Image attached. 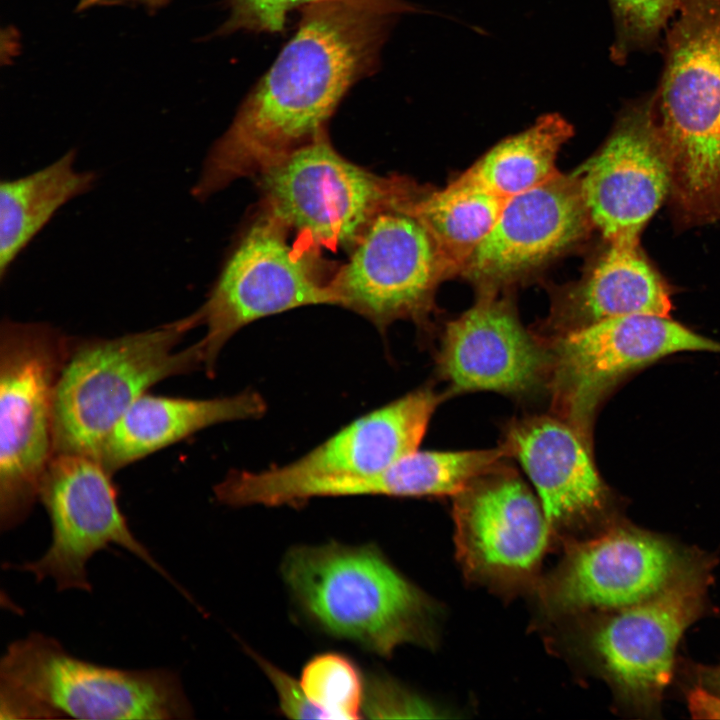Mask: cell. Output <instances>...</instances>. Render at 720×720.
Wrapping results in <instances>:
<instances>
[{
	"label": "cell",
	"mask_w": 720,
	"mask_h": 720,
	"mask_svg": "<svg viewBox=\"0 0 720 720\" xmlns=\"http://www.w3.org/2000/svg\"><path fill=\"white\" fill-rule=\"evenodd\" d=\"M703 676L707 684L720 691V665L706 670Z\"/></svg>",
	"instance_id": "32"
},
{
	"label": "cell",
	"mask_w": 720,
	"mask_h": 720,
	"mask_svg": "<svg viewBox=\"0 0 720 720\" xmlns=\"http://www.w3.org/2000/svg\"><path fill=\"white\" fill-rule=\"evenodd\" d=\"M615 38L611 58L623 63L633 52L654 48L680 0H610Z\"/></svg>",
	"instance_id": "27"
},
{
	"label": "cell",
	"mask_w": 720,
	"mask_h": 720,
	"mask_svg": "<svg viewBox=\"0 0 720 720\" xmlns=\"http://www.w3.org/2000/svg\"><path fill=\"white\" fill-rule=\"evenodd\" d=\"M197 326L193 312L118 337H72L55 389L53 455L98 460L117 423L149 388L203 368L198 342L176 350Z\"/></svg>",
	"instance_id": "4"
},
{
	"label": "cell",
	"mask_w": 720,
	"mask_h": 720,
	"mask_svg": "<svg viewBox=\"0 0 720 720\" xmlns=\"http://www.w3.org/2000/svg\"><path fill=\"white\" fill-rule=\"evenodd\" d=\"M608 249L584 280L554 305L540 330L550 341L609 318L655 314L668 316L669 293L641 253L639 243L608 242Z\"/></svg>",
	"instance_id": "20"
},
{
	"label": "cell",
	"mask_w": 720,
	"mask_h": 720,
	"mask_svg": "<svg viewBox=\"0 0 720 720\" xmlns=\"http://www.w3.org/2000/svg\"><path fill=\"white\" fill-rule=\"evenodd\" d=\"M259 665L273 683L281 711L290 718L328 719V716L307 697L301 683L266 660L256 657Z\"/></svg>",
	"instance_id": "30"
},
{
	"label": "cell",
	"mask_w": 720,
	"mask_h": 720,
	"mask_svg": "<svg viewBox=\"0 0 720 720\" xmlns=\"http://www.w3.org/2000/svg\"><path fill=\"white\" fill-rule=\"evenodd\" d=\"M547 342L554 410L585 436L600 399L625 373L680 351L720 352L719 342L655 314L609 318Z\"/></svg>",
	"instance_id": "13"
},
{
	"label": "cell",
	"mask_w": 720,
	"mask_h": 720,
	"mask_svg": "<svg viewBox=\"0 0 720 720\" xmlns=\"http://www.w3.org/2000/svg\"><path fill=\"white\" fill-rule=\"evenodd\" d=\"M395 16L337 0L303 7L297 32L208 152L192 196L259 175L324 133L348 89L375 70Z\"/></svg>",
	"instance_id": "1"
},
{
	"label": "cell",
	"mask_w": 720,
	"mask_h": 720,
	"mask_svg": "<svg viewBox=\"0 0 720 720\" xmlns=\"http://www.w3.org/2000/svg\"><path fill=\"white\" fill-rule=\"evenodd\" d=\"M591 222L608 242L639 236L670 192L653 97L627 104L601 149L574 172Z\"/></svg>",
	"instance_id": "16"
},
{
	"label": "cell",
	"mask_w": 720,
	"mask_h": 720,
	"mask_svg": "<svg viewBox=\"0 0 720 720\" xmlns=\"http://www.w3.org/2000/svg\"><path fill=\"white\" fill-rule=\"evenodd\" d=\"M443 395L410 392L354 420L296 461L262 472H231L215 488L231 506H280L294 489L376 473L417 450Z\"/></svg>",
	"instance_id": "10"
},
{
	"label": "cell",
	"mask_w": 720,
	"mask_h": 720,
	"mask_svg": "<svg viewBox=\"0 0 720 720\" xmlns=\"http://www.w3.org/2000/svg\"><path fill=\"white\" fill-rule=\"evenodd\" d=\"M364 710L372 718L434 717L435 712L430 705L407 690L380 678L371 681Z\"/></svg>",
	"instance_id": "29"
},
{
	"label": "cell",
	"mask_w": 720,
	"mask_h": 720,
	"mask_svg": "<svg viewBox=\"0 0 720 720\" xmlns=\"http://www.w3.org/2000/svg\"><path fill=\"white\" fill-rule=\"evenodd\" d=\"M506 200L461 175L441 190L418 194L402 209L428 232L445 275L464 270Z\"/></svg>",
	"instance_id": "24"
},
{
	"label": "cell",
	"mask_w": 720,
	"mask_h": 720,
	"mask_svg": "<svg viewBox=\"0 0 720 720\" xmlns=\"http://www.w3.org/2000/svg\"><path fill=\"white\" fill-rule=\"evenodd\" d=\"M653 114L688 223L720 219V0H680Z\"/></svg>",
	"instance_id": "2"
},
{
	"label": "cell",
	"mask_w": 720,
	"mask_h": 720,
	"mask_svg": "<svg viewBox=\"0 0 720 720\" xmlns=\"http://www.w3.org/2000/svg\"><path fill=\"white\" fill-rule=\"evenodd\" d=\"M301 686L328 719H358L363 701L359 671L347 657L324 653L303 668Z\"/></svg>",
	"instance_id": "26"
},
{
	"label": "cell",
	"mask_w": 720,
	"mask_h": 720,
	"mask_svg": "<svg viewBox=\"0 0 720 720\" xmlns=\"http://www.w3.org/2000/svg\"><path fill=\"white\" fill-rule=\"evenodd\" d=\"M502 447L533 484L553 544L580 540L605 501L586 436L558 415H533L507 425Z\"/></svg>",
	"instance_id": "18"
},
{
	"label": "cell",
	"mask_w": 720,
	"mask_h": 720,
	"mask_svg": "<svg viewBox=\"0 0 720 720\" xmlns=\"http://www.w3.org/2000/svg\"><path fill=\"white\" fill-rule=\"evenodd\" d=\"M259 176L266 214L329 247L353 246L378 213L416 196L410 184L376 176L343 158L324 133Z\"/></svg>",
	"instance_id": "8"
},
{
	"label": "cell",
	"mask_w": 720,
	"mask_h": 720,
	"mask_svg": "<svg viewBox=\"0 0 720 720\" xmlns=\"http://www.w3.org/2000/svg\"><path fill=\"white\" fill-rule=\"evenodd\" d=\"M264 399L256 392L191 399L145 393L117 423L98 461L112 474L205 428L262 416Z\"/></svg>",
	"instance_id": "21"
},
{
	"label": "cell",
	"mask_w": 720,
	"mask_h": 720,
	"mask_svg": "<svg viewBox=\"0 0 720 720\" xmlns=\"http://www.w3.org/2000/svg\"><path fill=\"white\" fill-rule=\"evenodd\" d=\"M76 151L69 150L30 174L0 182V277L49 223L56 212L95 185L94 171L75 167Z\"/></svg>",
	"instance_id": "22"
},
{
	"label": "cell",
	"mask_w": 720,
	"mask_h": 720,
	"mask_svg": "<svg viewBox=\"0 0 720 720\" xmlns=\"http://www.w3.org/2000/svg\"><path fill=\"white\" fill-rule=\"evenodd\" d=\"M572 134V126L560 114L543 115L497 143L463 176L508 199L559 174L557 155Z\"/></svg>",
	"instance_id": "25"
},
{
	"label": "cell",
	"mask_w": 720,
	"mask_h": 720,
	"mask_svg": "<svg viewBox=\"0 0 720 720\" xmlns=\"http://www.w3.org/2000/svg\"><path fill=\"white\" fill-rule=\"evenodd\" d=\"M453 498L456 556L466 578L502 596L534 593L553 540L527 485L502 465Z\"/></svg>",
	"instance_id": "11"
},
{
	"label": "cell",
	"mask_w": 720,
	"mask_h": 720,
	"mask_svg": "<svg viewBox=\"0 0 720 720\" xmlns=\"http://www.w3.org/2000/svg\"><path fill=\"white\" fill-rule=\"evenodd\" d=\"M282 572L300 605L334 635L382 656L435 641L432 601L373 546L295 547Z\"/></svg>",
	"instance_id": "5"
},
{
	"label": "cell",
	"mask_w": 720,
	"mask_h": 720,
	"mask_svg": "<svg viewBox=\"0 0 720 720\" xmlns=\"http://www.w3.org/2000/svg\"><path fill=\"white\" fill-rule=\"evenodd\" d=\"M436 362L449 393L519 397L548 387L552 353L547 341L521 324L510 304L487 293L446 324Z\"/></svg>",
	"instance_id": "17"
},
{
	"label": "cell",
	"mask_w": 720,
	"mask_h": 720,
	"mask_svg": "<svg viewBox=\"0 0 720 720\" xmlns=\"http://www.w3.org/2000/svg\"><path fill=\"white\" fill-rule=\"evenodd\" d=\"M353 246L349 261L330 281L337 305L379 329L398 319L421 321L444 275L423 225L402 208H388L371 220Z\"/></svg>",
	"instance_id": "15"
},
{
	"label": "cell",
	"mask_w": 720,
	"mask_h": 720,
	"mask_svg": "<svg viewBox=\"0 0 720 720\" xmlns=\"http://www.w3.org/2000/svg\"><path fill=\"white\" fill-rule=\"evenodd\" d=\"M112 476L92 457L53 455L39 490V502L51 523L50 546L40 558L14 568L31 573L38 582L52 579L59 592H90L88 562L99 551L117 545L175 585L131 531L120 509Z\"/></svg>",
	"instance_id": "12"
},
{
	"label": "cell",
	"mask_w": 720,
	"mask_h": 720,
	"mask_svg": "<svg viewBox=\"0 0 720 720\" xmlns=\"http://www.w3.org/2000/svg\"><path fill=\"white\" fill-rule=\"evenodd\" d=\"M287 228L265 214L226 260L203 305L196 310L206 333L198 341L203 368L212 373L226 342L262 317L307 305L334 304L315 257L289 245Z\"/></svg>",
	"instance_id": "9"
},
{
	"label": "cell",
	"mask_w": 720,
	"mask_h": 720,
	"mask_svg": "<svg viewBox=\"0 0 720 720\" xmlns=\"http://www.w3.org/2000/svg\"><path fill=\"white\" fill-rule=\"evenodd\" d=\"M507 451H414L388 467L359 478L330 481L327 496H454L478 477L502 466Z\"/></svg>",
	"instance_id": "23"
},
{
	"label": "cell",
	"mask_w": 720,
	"mask_h": 720,
	"mask_svg": "<svg viewBox=\"0 0 720 720\" xmlns=\"http://www.w3.org/2000/svg\"><path fill=\"white\" fill-rule=\"evenodd\" d=\"M166 0H80L79 7L81 9L91 8L94 6H106L116 4H138L149 8H156L162 5Z\"/></svg>",
	"instance_id": "31"
},
{
	"label": "cell",
	"mask_w": 720,
	"mask_h": 720,
	"mask_svg": "<svg viewBox=\"0 0 720 720\" xmlns=\"http://www.w3.org/2000/svg\"><path fill=\"white\" fill-rule=\"evenodd\" d=\"M1 719L183 720L193 708L178 673L123 669L69 653L34 632L0 661Z\"/></svg>",
	"instance_id": "3"
},
{
	"label": "cell",
	"mask_w": 720,
	"mask_h": 720,
	"mask_svg": "<svg viewBox=\"0 0 720 720\" xmlns=\"http://www.w3.org/2000/svg\"><path fill=\"white\" fill-rule=\"evenodd\" d=\"M230 13L222 32L238 30L252 32H281L287 14L295 8L330 0H228ZM367 6L393 15L414 11L402 0H337Z\"/></svg>",
	"instance_id": "28"
},
{
	"label": "cell",
	"mask_w": 720,
	"mask_h": 720,
	"mask_svg": "<svg viewBox=\"0 0 720 720\" xmlns=\"http://www.w3.org/2000/svg\"><path fill=\"white\" fill-rule=\"evenodd\" d=\"M563 547L561 560L534 591L540 612L550 622L640 602L682 569L668 542L632 528L616 527Z\"/></svg>",
	"instance_id": "14"
},
{
	"label": "cell",
	"mask_w": 720,
	"mask_h": 720,
	"mask_svg": "<svg viewBox=\"0 0 720 720\" xmlns=\"http://www.w3.org/2000/svg\"><path fill=\"white\" fill-rule=\"evenodd\" d=\"M590 224L577 177L559 173L506 200L463 271L485 286L504 283L575 244Z\"/></svg>",
	"instance_id": "19"
},
{
	"label": "cell",
	"mask_w": 720,
	"mask_h": 720,
	"mask_svg": "<svg viewBox=\"0 0 720 720\" xmlns=\"http://www.w3.org/2000/svg\"><path fill=\"white\" fill-rule=\"evenodd\" d=\"M704 577L681 569L660 591L593 619L576 614L553 621L561 647L587 656L625 696L656 701L671 679L674 653L699 615Z\"/></svg>",
	"instance_id": "7"
},
{
	"label": "cell",
	"mask_w": 720,
	"mask_h": 720,
	"mask_svg": "<svg viewBox=\"0 0 720 720\" xmlns=\"http://www.w3.org/2000/svg\"><path fill=\"white\" fill-rule=\"evenodd\" d=\"M72 337L47 322L0 327V528L23 523L53 457L54 397Z\"/></svg>",
	"instance_id": "6"
}]
</instances>
